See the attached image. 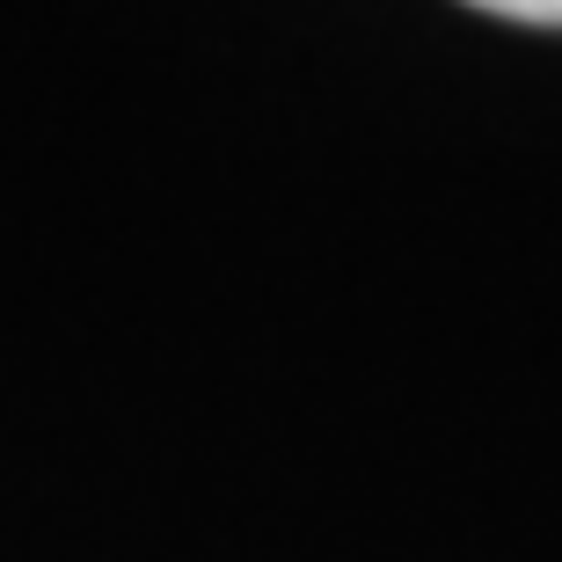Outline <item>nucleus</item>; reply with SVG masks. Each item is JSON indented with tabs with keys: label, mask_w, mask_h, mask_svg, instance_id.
<instances>
[{
	"label": "nucleus",
	"mask_w": 562,
	"mask_h": 562,
	"mask_svg": "<svg viewBox=\"0 0 562 562\" xmlns=\"http://www.w3.org/2000/svg\"><path fill=\"white\" fill-rule=\"evenodd\" d=\"M497 22H533V30H562V0H468Z\"/></svg>",
	"instance_id": "nucleus-1"
}]
</instances>
